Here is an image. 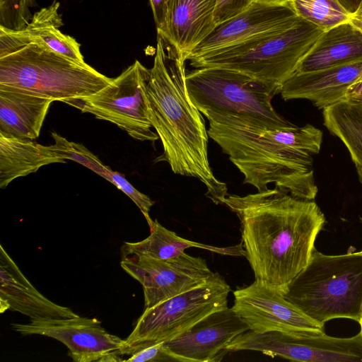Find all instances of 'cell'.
<instances>
[{
	"mask_svg": "<svg viewBox=\"0 0 362 362\" xmlns=\"http://www.w3.org/2000/svg\"><path fill=\"white\" fill-rule=\"evenodd\" d=\"M239 218L242 245L255 280L284 294L307 266L325 217L314 200L274 187L223 201Z\"/></svg>",
	"mask_w": 362,
	"mask_h": 362,
	"instance_id": "obj_1",
	"label": "cell"
},
{
	"mask_svg": "<svg viewBox=\"0 0 362 362\" xmlns=\"http://www.w3.org/2000/svg\"><path fill=\"white\" fill-rule=\"evenodd\" d=\"M186 61L172 40L158 33L146 96L148 118L163 148L159 160L166 161L175 174L198 179L206 188V197L223 204L228 187L209 165V135L204 117L187 93Z\"/></svg>",
	"mask_w": 362,
	"mask_h": 362,
	"instance_id": "obj_2",
	"label": "cell"
},
{
	"mask_svg": "<svg viewBox=\"0 0 362 362\" xmlns=\"http://www.w3.org/2000/svg\"><path fill=\"white\" fill-rule=\"evenodd\" d=\"M209 136L228 155L244 175L243 183L257 192L268 184L291 195L314 200L318 189L313 156L320 152L322 132L307 124L287 129H266L235 117L209 119Z\"/></svg>",
	"mask_w": 362,
	"mask_h": 362,
	"instance_id": "obj_3",
	"label": "cell"
},
{
	"mask_svg": "<svg viewBox=\"0 0 362 362\" xmlns=\"http://www.w3.org/2000/svg\"><path fill=\"white\" fill-rule=\"evenodd\" d=\"M113 78L0 27V90L70 103L90 96Z\"/></svg>",
	"mask_w": 362,
	"mask_h": 362,
	"instance_id": "obj_4",
	"label": "cell"
},
{
	"mask_svg": "<svg viewBox=\"0 0 362 362\" xmlns=\"http://www.w3.org/2000/svg\"><path fill=\"white\" fill-rule=\"evenodd\" d=\"M284 297L325 326L333 319L360 322L362 255H325L314 247L307 266L291 281Z\"/></svg>",
	"mask_w": 362,
	"mask_h": 362,
	"instance_id": "obj_5",
	"label": "cell"
},
{
	"mask_svg": "<svg viewBox=\"0 0 362 362\" xmlns=\"http://www.w3.org/2000/svg\"><path fill=\"white\" fill-rule=\"evenodd\" d=\"M185 83L192 102L208 119L235 117L266 129L296 127L272 106V99L281 92L279 86L216 67L186 73Z\"/></svg>",
	"mask_w": 362,
	"mask_h": 362,
	"instance_id": "obj_6",
	"label": "cell"
},
{
	"mask_svg": "<svg viewBox=\"0 0 362 362\" xmlns=\"http://www.w3.org/2000/svg\"><path fill=\"white\" fill-rule=\"evenodd\" d=\"M323 32L300 18L291 27L209 52L189 62L195 69L232 70L282 87Z\"/></svg>",
	"mask_w": 362,
	"mask_h": 362,
	"instance_id": "obj_7",
	"label": "cell"
},
{
	"mask_svg": "<svg viewBox=\"0 0 362 362\" xmlns=\"http://www.w3.org/2000/svg\"><path fill=\"white\" fill-rule=\"evenodd\" d=\"M230 291L224 278L215 272L203 284L144 309L125 339L122 355H130L146 344L170 340L210 313L228 307Z\"/></svg>",
	"mask_w": 362,
	"mask_h": 362,
	"instance_id": "obj_8",
	"label": "cell"
},
{
	"mask_svg": "<svg viewBox=\"0 0 362 362\" xmlns=\"http://www.w3.org/2000/svg\"><path fill=\"white\" fill-rule=\"evenodd\" d=\"M228 352L256 351L301 362H362V329L350 337H335L324 329L262 333L248 330L226 347Z\"/></svg>",
	"mask_w": 362,
	"mask_h": 362,
	"instance_id": "obj_9",
	"label": "cell"
},
{
	"mask_svg": "<svg viewBox=\"0 0 362 362\" xmlns=\"http://www.w3.org/2000/svg\"><path fill=\"white\" fill-rule=\"evenodd\" d=\"M150 69L138 60L98 92L69 103L82 112L115 124L139 141L159 139L148 118L146 87Z\"/></svg>",
	"mask_w": 362,
	"mask_h": 362,
	"instance_id": "obj_10",
	"label": "cell"
},
{
	"mask_svg": "<svg viewBox=\"0 0 362 362\" xmlns=\"http://www.w3.org/2000/svg\"><path fill=\"white\" fill-rule=\"evenodd\" d=\"M120 265L141 284L145 309L192 290L214 274L204 259L185 252L165 260L129 254L122 256Z\"/></svg>",
	"mask_w": 362,
	"mask_h": 362,
	"instance_id": "obj_11",
	"label": "cell"
},
{
	"mask_svg": "<svg viewBox=\"0 0 362 362\" xmlns=\"http://www.w3.org/2000/svg\"><path fill=\"white\" fill-rule=\"evenodd\" d=\"M11 327L23 335L38 334L53 338L68 349L75 362L100 361L111 354L122 355L125 339L107 332L96 318L68 319L12 323Z\"/></svg>",
	"mask_w": 362,
	"mask_h": 362,
	"instance_id": "obj_12",
	"label": "cell"
},
{
	"mask_svg": "<svg viewBox=\"0 0 362 362\" xmlns=\"http://www.w3.org/2000/svg\"><path fill=\"white\" fill-rule=\"evenodd\" d=\"M233 297V309L255 332L324 329V325L304 314L281 293L259 281L236 289Z\"/></svg>",
	"mask_w": 362,
	"mask_h": 362,
	"instance_id": "obj_13",
	"label": "cell"
},
{
	"mask_svg": "<svg viewBox=\"0 0 362 362\" xmlns=\"http://www.w3.org/2000/svg\"><path fill=\"white\" fill-rule=\"evenodd\" d=\"M300 19L288 1L282 3L254 1L239 14L217 24L185 59L189 61L263 34L291 27Z\"/></svg>",
	"mask_w": 362,
	"mask_h": 362,
	"instance_id": "obj_14",
	"label": "cell"
},
{
	"mask_svg": "<svg viewBox=\"0 0 362 362\" xmlns=\"http://www.w3.org/2000/svg\"><path fill=\"white\" fill-rule=\"evenodd\" d=\"M248 330L233 308L226 307L206 315L164 344L178 362L220 361L228 353L226 346Z\"/></svg>",
	"mask_w": 362,
	"mask_h": 362,
	"instance_id": "obj_15",
	"label": "cell"
},
{
	"mask_svg": "<svg viewBox=\"0 0 362 362\" xmlns=\"http://www.w3.org/2000/svg\"><path fill=\"white\" fill-rule=\"evenodd\" d=\"M7 310L28 316L30 321L59 320L79 315L54 303L26 279L2 245L0 246V312Z\"/></svg>",
	"mask_w": 362,
	"mask_h": 362,
	"instance_id": "obj_16",
	"label": "cell"
},
{
	"mask_svg": "<svg viewBox=\"0 0 362 362\" xmlns=\"http://www.w3.org/2000/svg\"><path fill=\"white\" fill-rule=\"evenodd\" d=\"M362 81V60L306 73H294L282 86L284 100L305 99L319 109L341 101L347 89Z\"/></svg>",
	"mask_w": 362,
	"mask_h": 362,
	"instance_id": "obj_17",
	"label": "cell"
},
{
	"mask_svg": "<svg viewBox=\"0 0 362 362\" xmlns=\"http://www.w3.org/2000/svg\"><path fill=\"white\" fill-rule=\"evenodd\" d=\"M362 60V31L350 21L324 31L295 73H306Z\"/></svg>",
	"mask_w": 362,
	"mask_h": 362,
	"instance_id": "obj_18",
	"label": "cell"
},
{
	"mask_svg": "<svg viewBox=\"0 0 362 362\" xmlns=\"http://www.w3.org/2000/svg\"><path fill=\"white\" fill-rule=\"evenodd\" d=\"M52 102L30 94L0 90V134L19 139H37Z\"/></svg>",
	"mask_w": 362,
	"mask_h": 362,
	"instance_id": "obj_19",
	"label": "cell"
},
{
	"mask_svg": "<svg viewBox=\"0 0 362 362\" xmlns=\"http://www.w3.org/2000/svg\"><path fill=\"white\" fill-rule=\"evenodd\" d=\"M216 4L217 0H173L170 40L185 57L216 27Z\"/></svg>",
	"mask_w": 362,
	"mask_h": 362,
	"instance_id": "obj_20",
	"label": "cell"
},
{
	"mask_svg": "<svg viewBox=\"0 0 362 362\" xmlns=\"http://www.w3.org/2000/svg\"><path fill=\"white\" fill-rule=\"evenodd\" d=\"M148 224L150 235L141 241L124 243L121 247L122 256L134 254L165 260L181 255L189 247H199L224 255H245L242 244L226 247L204 245L177 235L163 227L156 219Z\"/></svg>",
	"mask_w": 362,
	"mask_h": 362,
	"instance_id": "obj_21",
	"label": "cell"
},
{
	"mask_svg": "<svg viewBox=\"0 0 362 362\" xmlns=\"http://www.w3.org/2000/svg\"><path fill=\"white\" fill-rule=\"evenodd\" d=\"M59 2L54 1L33 16L22 30L15 31L25 40L47 47L75 62L86 64L81 52L80 44L71 36L59 30L63 25L59 13Z\"/></svg>",
	"mask_w": 362,
	"mask_h": 362,
	"instance_id": "obj_22",
	"label": "cell"
},
{
	"mask_svg": "<svg viewBox=\"0 0 362 362\" xmlns=\"http://www.w3.org/2000/svg\"><path fill=\"white\" fill-rule=\"evenodd\" d=\"M57 161L45 146L33 140L8 138L0 134V188L13 180L35 173L43 165Z\"/></svg>",
	"mask_w": 362,
	"mask_h": 362,
	"instance_id": "obj_23",
	"label": "cell"
},
{
	"mask_svg": "<svg viewBox=\"0 0 362 362\" xmlns=\"http://www.w3.org/2000/svg\"><path fill=\"white\" fill-rule=\"evenodd\" d=\"M323 123L346 147L362 185V106L346 100L322 109Z\"/></svg>",
	"mask_w": 362,
	"mask_h": 362,
	"instance_id": "obj_24",
	"label": "cell"
},
{
	"mask_svg": "<svg viewBox=\"0 0 362 362\" xmlns=\"http://www.w3.org/2000/svg\"><path fill=\"white\" fill-rule=\"evenodd\" d=\"M296 15L323 31L350 21L351 16L337 0H288Z\"/></svg>",
	"mask_w": 362,
	"mask_h": 362,
	"instance_id": "obj_25",
	"label": "cell"
},
{
	"mask_svg": "<svg viewBox=\"0 0 362 362\" xmlns=\"http://www.w3.org/2000/svg\"><path fill=\"white\" fill-rule=\"evenodd\" d=\"M52 137L54 144L45 146V148L57 163H65V160L75 161L111 182L112 170L83 145L68 141L55 132L52 133Z\"/></svg>",
	"mask_w": 362,
	"mask_h": 362,
	"instance_id": "obj_26",
	"label": "cell"
},
{
	"mask_svg": "<svg viewBox=\"0 0 362 362\" xmlns=\"http://www.w3.org/2000/svg\"><path fill=\"white\" fill-rule=\"evenodd\" d=\"M35 5V0H0V27L12 31L23 30L33 18L30 8Z\"/></svg>",
	"mask_w": 362,
	"mask_h": 362,
	"instance_id": "obj_27",
	"label": "cell"
},
{
	"mask_svg": "<svg viewBox=\"0 0 362 362\" xmlns=\"http://www.w3.org/2000/svg\"><path fill=\"white\" fill-rule=\"evenodd\" d=\"M111 177V183L127 194L136 204L146 218L147 223H149L152 221L149 216V211L154 204V202L133 187L119 173L112 170Z\"/></svg>",
	"mask_w": 362,
	"mask_h": 362,
	"instance_id": "obj_28",
	"label": "cell"
},
{
	"mask_svg": "<svg viewBox=\"0 0 362 362\" xmlns=\"http://www.w3.org/2000/svg\"><path fill=\"white\" fill-rule=\"evenodd\" d=\"M127 359L123 361L144 362V361H178L169 351L164 341L144 345L134 350Z\"/></svg>",
	"mask_w": 362,
	"mask_h": 362,
	"instance_id": "obj_29",
	"label": "cell"
},
{
	"mask_svg": "<svg viewBox=\"0 0 362 362\" xmlns=\"http://www.w3.org/2000/svg\"><path fill=\"white\" fill-rule=\"evenodd\" d=\"M157 33L170 39V16L173 0H149Z\"/></svg>",
	"mask_w": 362,
	"mask_h": 362,
	"instance_id": "obj_30",
	"label": "cell"
},
{
	"mask_svg": "<svg viewBox=\"0 0 362 362\" xmlns=\"http://www.w3.org/2000/svg\"><path fill=\"white\" fill-rule=\"evenodd\" d=\"M255 0H217L216 24L221 23L245 10Z\"/></svg>",
	"mask_w": 362,
	"mask_h": 362,
	"instance_id": "obj_31",
	"label": "cell"
},
{
	"mask_svg": "<svg viewBox=\"0 0 362 362\" xmlns=\"http://www.w3.org/2000/svg\"><path fill=\"white\" fill-rule=\"evenodd\" d=\"M343 100L352 103L362 102V81L354 83L347 89Z\"/></svg>",
	"mask_w": 362,
	"mask_h": 362,
	"instance_id": "obj_32",
	"label": "cell"
},
{
	"mask_svg": "<svg viewBox=\"0 0 362 362\" xmlns=\"http://www.w3.org/2000/svg\"><path fill=\"white\" fill-rule=\"evenodd\" d=\"M341 6L352 16L358 13L362 0H337Z\"/></svg>",
	"mask_w": 362,
	"mask_h": 362,
	"instance_id": "obj_33",
	"label": "cell"
},
{
	"mask_svg": "<svg viewBox=\"0 0 362 362\" xmlns=\"http://www.w3.org/2000/svg\"><path fill=\"white\" fill-rule=\"evenodd\" d=\"M350 22L362 31V18L357 16H352L350 19Z\"/></svg>",
	"mask_w": 362,
	"mask_h": 362,
	"instance_id": "obj_34",
	"label": "cell"
},
{
	"mask_svg": "<svg viewBox=\"0 0 362 362\" xmlns=\"http://www.w3.org/2000/svg\"><path fill=\"white\" fill-rule=\"evenodd\" d=\"M257 1L266 2V3H282L284 0H255Z\"/></svg>",
	"mask_w": 362,
	"mask_h": 362,
	"instance_id": "obj_35",
	"label": "cell"
},
{
	"mask_svg": "<svg viewBox=\"0 0 362 362\" xmlns=\"http://www.w3.org/2000/svg\"><path fill=\"white\" fill-rule=\"evenodd\" d=\"M357 16V17H362V4H361V7H360V8H359V10H358V13H356V16Z\"/></svg>",
	"mask_w": 362,
	"mask_h": 362,
	"instance_id": "obj_36",
	"label": "cell"
},
{
	"mask_svg": "<svg viewBox=\"0 0 362 362\" xmlns=\"http://www.w3.org/2000/svg\"><path fill=\"white\" fill-rule=\"evenodd\" d=\"M358 324L360 325L361 329H362V318L360 320Z\"/></svg>",
	"mask_w": 362,
	"mask_h": 362,
	"instance_id": "obj_37",
	"label": "cell"
},
{
	"mask_svg": "<svg viewBox=\"0 0 362 362\" xmlns=\"http://www.w3.org/2000/svg\"><path fill=\"white\" fill-rule=\"evenodd\" d=\"M360 220H361V222H362V217H360ZM359 252V254L362 255V250H361V251H360V252Z\"/></svg>",
	"mask_w": 362,
	"mask_h": 362,
	"instance_id": "obj_38",
	"label": "cell"
},
{
	"mask_svg": "<svg viewBox=\"0 0 362 362\" xmlns=\"http://www.w3.org/2000/svg\"><path fill=\"white\" fill-rule=\"evenodd\" d=\"M355 104H358V105H361V106H362V102H361V103H355Z\"/></svg>",
	"mask_w": 362,
	"mask_h": 362,
	"instance_id": "obj_39",
	"label": "cell"
},
{
	"mask_svg": "<svg viewBox=\"0 0 362 362\" xmlns=\"http://www.w3.org/2000/svg\"><path fill=\"white\" fill-rule=\"evenodd\" d=\"M361 318H362V304H361Z\"/></svg>",
	"mask_w": 362,
	"mask_h": 362,
	"instance_id": "obj_40",
	"label": "cell"
},
{
	"mask_svg": "<svg viewBox=\"0 0 362 362\" xmlns=\"http://www.w3.org/2000/svg\"><path fill=\"white\" fill-rule=\"evenodd\" d=\"M284 1H288V0H284Z\"/></svg>",
	"mask_w": 362,
	"mask_h": 362,
	"instance_id": "obj_41",
	"label": "cell"
},
{
	"mask_svg": "<svg viewBox=\"0 0 362 362\" xmlns=\"http://www.w3.org/2000/svg\"><path fill=\"white\" fill-rule=\"evenodd\" d=\"M359 18H362V17H359Z\"/></svg>",
	"mask_w": 362,
	"mask_h": 362,
	"instance_id": "obj_42",
	"label": "cell"
}]
</instances>
